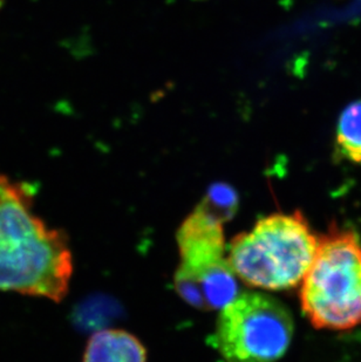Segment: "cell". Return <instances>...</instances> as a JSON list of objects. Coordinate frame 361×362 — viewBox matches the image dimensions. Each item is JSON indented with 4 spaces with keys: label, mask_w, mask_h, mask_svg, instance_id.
Listing matches in <instances>:
<instances>
[{
    "label": "cell",
    "mask_w": 361,
    "mask_h": 362,
    "mask_svg": "<svg viewBox=\"0 0 361 362\" xmlns=\"http://www.w3.org/2000/svg\"><path fill=\"white\" fill-rule=\"evenodd\" d=\"M300 303L319 329L345 331L361 324V244L353 231L332 226L319 237Z\"/></svg>",
    "instance_id": "obj_3"
},
{
    "label": "cell",
    "mask_w": 361,
    "mask_h": 362,
    "mask_svg": "<svg viewBox=\"0 0 361 362\" xmlns=\"http://www.w3.org/2000/svg\"><path fill=\"white\" fill-rule=\"evenodd\" d=\"M1 3H3V0H0V6H1Z\"/></svg>",
    "instance_id": "obj_10"
},
{
    "label": "cell",
    "mask_w": 361,
    "mask_h": 362,
    "mask_svg": "<svg viewBox=\"0 0 361 362\" xmlns=\"http://www.w3.org/2000/svg\"><path fill=\"white\" fill-rule=\"evenodd\" d=\"M336 147L341 158L361 165V100L350 103L341 112L336 130Z\"/></svg>",
    "instance_id": "obj_8"
},
{
    "label": "cell",
    "mask_w": 361,
    "mask_h": 362,
    "mask_svg": "<svg viewBox=\"0 0 361 362\" xmlns=\"http://www.w3.org/2000/svg\"><path fill=\"white\" fill-rule=\"evenodd\" d=\"M174 284L180 297L202 311H221L239 296L237 276L228 258L205 270L178 269Z\"/></svg>",
    "instance_id": "obj_6"
},
{
    "label": "cell",
    "mask_w": 361,
    "mask_h": 362,
    "mask_svg": "<svg viewBox=\"0 0 361 362\" xmlns=\"http://www.w3.org/2000/svg\"><path fill=\"white\" fill-rule=\"evenodd\" d=\"M82 362H147L146 347L130 332L103 329L89 338Z\"/></svg>",
    "instance_id": "obj_7"
},
{
    "label": "cell",
    "mask_w": 361,
    "mask_h": 362,
    "mask_svg": "<svg viewBox=\"0 0 361 362\" xmlns=\"http://www.w3.org/2000/svg\"><path fill=\"white\" fill-rule=\"evenodd\" d=\"M318 240L303 214H273L229 245V264L246 285L283 291L303 281L314 262Z\"/></svg>",
    "instance_id": "obj_2"
},
{
    "label": "cell",
    "mask_w": 361,
    "mask_h": 362,
    "mask_svg": "<svg viewBox=\"0 0 361 362\" xmlns=\"http://www.w3.org/2000/svg\"><path fill=\"white\" fill-rule=\"evenodd\" d=\"M33 197L0 173V292L62 303L73 274L69 237L35 215Z\"/></svg>",
    "instance_id": "obj_1"
},
{
    "label": "cell",
    "mask_w": 361,
    "mask_h": 362,
    "mask_svg": "<svg viewBox=\"0 0 361 362\" xmlns=\"http://www.w3.org/2000/svg\"><path fill=\"white\" fill-rule=\"evenodd\" d=\"M239 205V197L235 190L227 185H215L210 187L208 194L202 199L200 206L205 211L217 217L221 222H227L235 215Z\"/></svg>",
    "instance_id": "obj_9"
},
{
    "label": "cell",
    "mask_w": 361,
    "mask_h": 362,
    "mask_svg": "<svg viewBox=\"0 0 361 362\" xmlns=\"http://www.w3.org/2000/svg\"><path fill=\"white\" fill-rule=\"evenodd\" d=\"M292 315L262 292H242L222 308L214 342L225 362H278L293 337Z\"/></svg>",
    "instance_id": "obj_4"
},
{
    "label": "cell",
    "mask_w": 361,
    "mask_h": 362,
    "mask_svg": "<svg viewBox=\"0 0 361 362\" xmlns=\"http://www.w3.org/2000/svg\"><path fill=\"white\" fill-rule=\"evenodd\" d=\"M223 224L197 205L180 224L178 233L180 264L178 269L200 271L227 259Z\"/></svg>",
    "instance_id": "obj_5"
}]
</instances>
